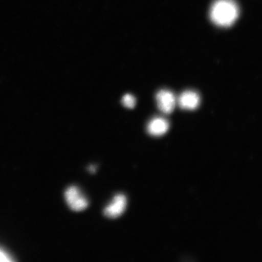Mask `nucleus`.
<instances>
[{
  "instance_id": "7",
  "label": "nucleus",
  "mask_w": 262,
  "mask_h": 262,
  "mask_svg": "<svg viewBox=\"0 0 262 262\" xmlns=\"http://www.w3.org/2000/svg\"><path fill=\"white\" fill-rule=\"evenodd\" d=\"M122 103L124 107L133 109L136 106V98L129 94L124 95L122 98Z\"/></svg>"
},
{
  "instance_id": "8",
  "label": "nucleus",
  "mask_w": 262,
  "mask_h": 262,
  "mask_svg": "<svg viewBox=\"0 0 262 262\" xmlns=\"http://www.w3.org/2000/svg\"><path fill=\"white\" fill-rule=\"evenodd\" d=\"M11 261V257L9 255L5 253L4 251H3L0 249V261Z\"/></svg>"
},
{
  "instance_id": "2",
  "label": "nucleus",
  "mask_w": 262,
  "mask_h": 262,
  "mask_svg": "<svg viewBox=\"0 0 262 262\" xmlns=\"http://www.w3.org/2000/svg\"><path fill=\"white\" fill-rule=\"evenodd\" d=\"M64 198L69 207L75 212L84 211L89 205L87 198L77 186H70L66 190Z\"/></svg>"
},
{
  "instance_id": "4",
  "label": "nucleus",
  "mask_w": 262,
  "mask_h": 262,
  "mask_svg": "<svg viewBox=\"0 0 262 262\" xmlns=\"http://www.w3.org/2000/svg\"><path fill=\"white\" fill-rule=\"evenodd\" d=\"M157 106L162 113H171L176 106V98L169 91L161 90L156 95Z\"/></svg>"
},
{
  "instance_id": "5",
  "label": "nucleus",
  "mask_w": 262,
  "mask_h": 262,
  "mask_svg": "<svg viewBox=\"0 0 262 262\" xmlns=\"http://www.w3.org/2000/svg\"><path fill=\"white\" fill-rule=\"evenodd\" d=\"M169 124L166 119L161 117L155 118L147 124V131L150 136H163L169 129Z\"/></svg>"
},
{
  "instance_id": "3",
  "label": "nucleus",
  "mask_w": 262,
  "mask_h": 262,
  "mask_svg": "<svg viewBox=\"0 0 262 262\" xmlns=\"http://www.w3.org/2000/svg\"><path fill=\"white\" fill-rule=\"evenodd\" d=\"M126 206V196L122 194H117L112 202L104 208V214L110 219H117L125 211Z\"/></svg>"
},
{
  "instance_id": "6",
  "label": "nucleus",
  "mask_w": 262,
  "mask_h": 262,
  "mask_svg": "<svg viewBox=\"0 0 262 262\" xmlns=\"http://www.w3.org/2000/svg\"><path fill=\"white\" fill-rule=\"evenodd\" d=\"M200 103L199 95L194 91H185L179 97V104L182 109L193 110L198 107Z\"/></svg>"
},
{
  "instance_id": "1",
  "label": "nucleus",
  "mask_w": 262,
  "mask_h": 262,
  "mask_svg": "<svg viewBox=\"0 0 262 262\" xmlns=\"http://www.w3.org/2000/svg\"><path fill=\"white\" fill-rule=\"evenodd\" d=\"M238 8L233 0H216L210 11L213 23L221 27H229L236 20Z\"/></svg>"
},
{
  "instance_id": "9",
  "label": "nucleus",
  "mask_w": 262,
  "mask_h": 262,
  "mask_svg": "<svg viewBox=\"0 0 262 262\" xmlns=\"http://www.w3.org/2000/svg\"><path fill=\"white\" fill-rule=\"evenodd\" d=\"M88 169H89V171L91 173H94L96 171V167L94 165L91 166H90V168Z\"/></svg>"
}]
</instances>
